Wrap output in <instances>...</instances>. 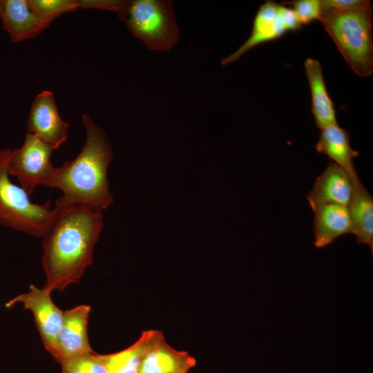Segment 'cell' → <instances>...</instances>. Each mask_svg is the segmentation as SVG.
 I'll use <instances>...</instances> for the list:
<instances>
[{
  "instance_id": "obj_1",
  "label": "cell",
  "mask_w": 373,
  "mask_h": 373,
  "mask_svg": "<svg viewBox=\"0 0 373 373\" xmlns=\"http://www.w3.org/2000/svg\"><path fill=\"white\" fill-rule=\"evenodd\" d=\"M103 213L82 207L57 210L43 237L41 266L44 287L64 291L78 283L93 262V253L103 228Z\"/></svg>"
},
{
  "instance_id": "obj_2",
  "label": "cell",
  "mask_w": 373,
  "mask_h": 373,
  "mask_svg": "<svg viewBox=\"0 0 373 373\" xmlns=\"http://www.w3.org/2000/svg\"><path fill=\"white\" fill-rule=\"evenodd\" d=\"M86 140L79 155L55 169L50 187L60 189L55 209L82 207L95 211L107 209L113 202L107 169L113 157L103 130L87 115H82Z\"/></svg>"
},
{
  "instance_id": "obj_3",
  "label": "cell",
  "mask_w": 373,
  "mask_h": 373,
  "mask_svg": "<svg viewBox=\"0 0 373 373\" xmlns=\"http://www.w3.org/2000/svg\"><path fill=\"white\" fill-rule=\"evenodd\" d=\"M319 21L350 68L366 77L373 72L372 7L368 0L346 10H321Z\"/></svg>"
},
{
  "instance_id": "obj_4",
  "label": "cell",
  "mask_w": 373,
  "mask_h": 373,
  "mask_svg": "<svg viewBox=\"0 0 373 373\" xmlns=\"http://www.w3.org/2000/svg\"><path fill=\"white\" fill-rule=\"evenodd\" d=\"M10 149H0V224L29 236L43 238L53 222L57 210L48 199L42 204L31 202L28 194L9 178Z\"/></svg>"
},
{
  "instance_id": "obj_5",
  "label": "cell",
  "mask_w": 373,
  "mask_h": 373,
  "mask_svg": "<svg viewBox=\"0 0 373 373\" xmlns=\"http://www.w3.org/2000/svg\"><path fill=\"white\" fill-rule=\"evenodd\" d=\"M119 15L133 35L150 50L169 52L179 41L180 30L171 1H128Z\"/></svg>"
},
{
  "instance_id": "obj_6",
  "label": "cell",
  "mask_w": 373,
  "mask_h": 373,
  "mask_svg": "<svg viewBox=\"0 0 373 373\" xmlns=\"http://www.w3.org/2000/svg\"><path fill=\"white\" fill-rule=\"evenodd\" d=\"M53 149L35 135L26 133L23 145L12 150L9 174L16 177L30 195L38 186L50 187L56 167L50 157Z\"/></svg>"
},
{
  "instance_id": "obj_7",
  "label": "cell",
  "mask_w": 373,
  "mask_h": 373,
  "mask_svg": "<svg viewBox=\"0 0 373 373\" xmlns=\"http://www.w3.org/2000/svg\"><path fill=\"white\" fill-rule=\"evenodd\" d=\"M302 26L290 7L266 1L260 6L254 19L250 37L236 51L223 58L220 63L223 66L231 64L256 46L281 37L287 32L298 31Z\"/></svg>"
},
{
  "instance_id": "obj_8",
  "label": "cell",
  "mask_w": 373,
  "mask_h": 373,
  "mask_svg": "<svg viewBox=\"0 0 373 373\" xmlns=\"http://www.w3.org/2000/svg\"><path fill=\"white\" fill-rule=\"evenodd\" d=\"M51 293L52 291L46 287L39 289L31 285L29 291L12 298L6 303V307H10L17 303H21L25 309L32 312L43 344L54 356L62 325L64 311L53 303Z\"/></svg>"
},
{
  "instance_id": "obj_9",
  "label": "cell",
  "mask_w": 373,
  "mask_h": 373,
  "mask_svg": "<svg viewBox=\"0 0 373 373\" xmlns=\"http://www.w3.org/2000/svg\"><path fill=\"white\" fill-rule=\"evenodd\" d=\"M68 127L69 124L59 115L53 93L44 90L35 97L27 122V133L55 150L67 140Z\"/></svg>"
},
{
  "instance_id": "obj_10",
  "label": "cell",
  "mask_w": 373,
  "mask_h": 373,
  "mask_svg": "<svg viewBox=\"0 0 373 373\" xmlns=\"http://www.w3.org/2000/svg\"><path fill=\"white\" fill-rule=\"evenodd\" d=\"M90 309L89 305H80L64 311L57 351L53 356L58 363L94 352L87 332Z\"/></svg>"
},
{
  "instance_id": "obj_11",
  "label": "cell",
  "mask_w": 373,
  "mask_h": 373,
  "mask_svg": "<svg viewBox=\"0 0 373 373\" xmlns=\"http://www.w3.org/2000/svg\"><path fill=\"white\" fill-rule=\"evenodd\" d=\"M353 189L354 182L349 173L336 163L329 162L327 168L317 177L307 199L313 211L326 204L347 206Z\"/></svg>"
},
{
  "instance_id": "obj_12",
  "label": "cell",
  "mask_w": 373,
  "mask_h": 373,
  "mask_svg": "<svg viewBox=\"0 0 373 373\" xmlns=\"http://www.w3.org/2000/svg\"><path fill=\"white\" fill-rule=\"evenodd\" d=\"M0 19L12 42L37 37L50 25L32 12L27 0H0Z\"/></svg>"
},
{
  "instance_id": "obj_13",
  "label": "cell",
  "mask_w": 373,
  "mask_h": 373,
  "mask_svg": "<svg viewBox=\"0 0 373 373\" xmlns=\"http://www.w3.org/2000/svg\"><path fill=\"white\" fill-rule=\"evenodd\" d=\"M195 365L193 356L173 348L163 335L145 354L138 373H188Z\"/></svg>"
},
{
  "instance_id": "obj_14",
  "label": "cell",
  "mask_w": 373,
  "mask_h": 373,
  "mask_svg": "<svg viewBox=\"0 0 373 373\" xmlns=\"http://www.w3.org/2000/svg\"><path fill=\"white\" fill-rule=\"evenodd\" d=\"M314 212V245L325 247L338 237L352 233L348 207L341 204H326Z\"/></svg>"
},
{
  "instance_id": "obj_15",
  "label": "cell",
  "mask_w": 373,
  "mask_h": 373,
  "mask_svg": "<svg viewBox=\"0 0 373 373\" xmlns=\"http://www.w3.org/2000/svg\"><path fill=\"white\" fill-rule=\"evenodd\" d=\"M304 66L310 88L312 112L316 125L322 130L338 124L336 111L325 84L321 63L316 59L307 58Z\"/></svg>"
},
{
  "instance_id": "obj_16",
  "label": "cell",
  "mask_w": 373,
  "mask_h": 373,
  "mask_svg": "<svg viewBox=\"0 0 373 373\" xmlns=\"http://www.w3.org/2000/svg\"><path fill=\"white\" fill-rule=\"evenodd\" d=\"M316 150L327 155L333 162L345 170L353 182L359 180L354 164V159L358 156V153L351 147L349 134L345 129L338 124L322 129Z\"/></svg>"
},
{
  "instance_id": "obj_17",
  "label": "cell",
  "mask_w": 373,
  "mask_h": 373,
  "mask_svg": "<svg viewBox=\"0 0 373 373\" xmlns=\"http://www.w3.org/2000/svg\"><path fill=\"white\" fill-rule=\"evenodd\" d=\"M352 233L358 244H365L373 254V197L360 179L354 182L351 200L347 205Z\"/></svg>"
},
{
  "instance_id": "obj_18",
  "label": "cell",
  "mask_w": 373,
  "mask_h": 373,
  "mask_svg": "<svg viewBox=\"0 0 373 373\" xmlns=\"http://www.w3.org/2000/svg\"><path fill=\"white\" fill-rule=\"evenodd\" d=\"M163 335L159 330H145L129 347L117 352L100 354V357L108 373H138L145 354Z\"/></svg>"
},
{
  "instance_id": "obj_19",
  "label": "cell",
  "mask_w": 373,
  "mask_h": 373,
  "mask_svg": "<svg viewBox=\"0 0 373 373\" xmlns=\"http://www.w3.org/2000/svg\"><path fill=\"white\" fill-rule=\"evenodd\" d=\"M30 10L41 19L49 23L62 14L80 8L76 0H27Z\"/></svg>"
},
{
  "instance_id": "obj_20",
  "label": "cell",
  "mask_w": 373,
  "mask_h": 373,
  "mask_svg": "<svg viewBox=\"0 0 373 373\" xmlns=\"http://www.w3.org/2000/svg\"><path fill=\"white\" fill-rule=\"evenodd\" d=\"M62 373H108L100 354L95 352L62 361Z\"/></svg>"
},
{
  "instance_id": "obj_21",
  "label": "cell",
  "mask_w": 373,
  "mask_h": 373,
  "mask_svg": "<svg viewBox=\"0 0 373 373\" xmlns=\"http://www.w3.org/2000/svg\"><path fill=\"white\" fill-rule=\"evenodd\" d=\"M282 4L290 6L302 25H309L319 20L321 0H293L283 1Z\"/></svg>"
}]
</instances>
